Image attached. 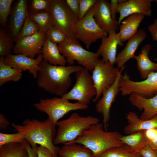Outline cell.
<instances>
[{
	"label": "cell",
	"mask_w": 157,
	"mask_h": 157,
	"mask_svg": "<svg viewBox=\"0 0 157 157\" xmlns=\"http://www.w3.org/2000/svg\"><path fill=\"white\" fill-rule=\"evenodd\" d=\"M36 83L46 92L62 97L67 92L72 83L71 75L84 68L78 65L63 66L49 64L43 60L39 65Z\"/></svg>",
	"instance_id": "6da1fadb"
},
{
	"label": "cell",
	"mask_w": 157,
	"mask_h": 157,
	"mask_svg": "<svg viewBox=\"0 0 157 157\" xmlns=\"http://www.w3.org/2000/svg\"><path fill=\"white\" fill-rule=\"evenodd\" d=\"M13 130L24 136L32 148L36 147L37 144L48 149L53 157H58L60 148L53 143L56 133V125L49 118L43 121L33 119H26L22 124H11Z\"/></svg>",
	"instance_id": "7a4b0ae2"
},
{
	"label": "cell",
	"mask_w": 157,
	"mask_h": 157,
	"mask_svg": "<svg viewBox=\"0 0 157 157\" xmlns=\"http://www.w3.org/2000/svg\"><path fill=\"white\" fill-rule=\"evenodd\" d=\"M103 128V124L99 122L93 124L74 141L66 143L83 145L89 149L95 157H99L107 150L123 144L121 140L122 135L119 133L108 132Z\"/></svg>",
	"instance_id": "3957f363"
},
{
	"label": "cell",
	"mask_w": 157,
	"mask_h": 157,
	"mask_svg": "<svg viewBox=\"0 0 157 157\" xmlns=\"http://www.w3.org/2000/svg\"><path fill=\"white\" fill-rule=\"evenodd\" d=\"M99 119L91 116H81L73 113L68 118L58 121L56 136L53 140L55 145L73 142L92 125L99 122Z\"/></svg>",
	"instance_id": "277c9868"
},
{
	"label": "cell",
	"mask_w": 157,
	"mask_h": 157,
	"mask_svg": "<svg viewBox=\"0 0 157 157\" xmlns=\"http://www.w3.org/2000/svg\"><path fill=\"white\" fill-rule=\"evenodd\" d=\"M60 53L65 58L67 63L69 65L75 61L81 66L92 71L99 56L93 52L84 49L76 39L67 38L63 43L58 45Z\"/></svg>",
	"instance_id": "5b68a950"
},
{
	"label": "cell",
	"mask_w": 157,
	"mask_h": 157,
	"mask_svg": "<svg viewBox=\"0 0 157 157\" xmlns=\"http://www.w3.org/2000/svg\"><path fill=\"white\" fill-rule=\"evenodd\" d=\"M94 10L95 5L72 28L74 38L83 42L87 49L98 40L108 36V33L101 28L95 21L94 17Z\"/></svg>",
	"instance_id": "8992f818"
},
{
	"label": "cell",
	"mask_w": 157,
	"mask_h": 157,
	"mask_svg": "<svg viewBox=\"0 0 157 157\" xmlns=\"http://www.w3.org/2000/svg\"><path fill=\"white\" fill-rule=\"evenodd\" d=\"M33 106L37 110L46 113L48 118L56 125L59 119L68 112L85 110L88 107L78 102L71 103L58 97L41 99L39 102L34 103Z\"/></svg>",
	"instance_id": "52a82bcc"
},
{
	"label": "cell",
	"mask_w": 157,
	"mask_h": 157,
	"mask_svg": "<svg viewBox=\"0 0 157 157\" xmlns=\"http://www.w3.org/2000/svg\"><path fill=\"white\" fill-rule=\"evenodd\" d=\"M89 70L84 68L76 73V82L72 89L61 98L64 99L76 100L88 105L92 97L95 96L97 90Z\"/></svg>",
	"instance_id": "ba28073f"
},
{
	"label": "cell",
	"mask_w": 157,
	"mask_h": 157,
	"mask_svg": "<svg viewBox=\"0 0 157 157\" xmlns=\"http://www.w3.org/2000/svg\"><path fill=\"white\" fill-rule=\"evenodd\" d=\"M119 83V90L123 96L135 93L144 98H150L157 92V71L151 72L146 79L139 81L131 80L126 72L121 75Z\"/></svg>",
	"instance_id": "9c48e42d"
},
{
	"label": "cell",
	"mask_w": 157,
	"mask_h": 157,
	"mask_svg": "<svg viewBox=\"0 0 157 157\" xmlns=\"http://www.w3.org/2000/svg\"><path fill=\"white\" fill-rule=\"evenodd\" d=\"M54 24L59 28L69 39H75L72 28L79 20L70 10L65 0H49V10Z\"/></svg>",
	"instance_id": "30bf717a"
},
{
	"label": "cell",
	"mask_w": 157,
	"mask_h": 157,
	"mask_svg": "<svg viewBox=\"0 0 157 157\" xmlns=\"http://www.w3.org/2000/svg\"><path fill=\"white\" fill-rule=\"evenodd\" d=\"M119 70L109 62H105L99 58L98 59L92 71V78L97 90L96 95L92 99L93 102H97L103 92L113 84Z\"/></svg>",
	"instance_id": "8fae6325"
},
{
	"label": "cell",
	"mask_w": 157,
	"mask_h": 157,
	"mask_svg": "<svg viewBox=\"0 0 157 157\" xmlns=\"http://www.w3.org/2000/svg\"><path fill=\"white\" fill-rule=\"evenodd\" d=\"M46 38L45 33L40 31L33 35L16 40L13 52L15 54H22L34 58L36 55L42 53Z\"/></svg>",
	"instance_id": "7c38bea8"
},
{
	"label": "cell",
	"mask_w": 157,
	"mask_h": 157,
	"mask_svg": "<svg viewBox=\"0 0 157 157\" xmlns=\"http://www.w3.org/2000/svg\"><path fill=\"white\" fill-rule=\"evenodd\" d=\"M125 67L119 70L117 78L113 84L102 92V96L98 99L95 106L96 111L102 114L104 130L107 131V124L109 121L110 111L113 103L119 90V80L121 75Z\"/></svg>",
	"instance_id": "4fadbf2b"
},
{
	"label": "cell",
	"mask_w": 157,
	"mask_h": 157,
	"mask_svg": "<svg viewBox=\"0 0 157 157\" xmlns=\"http://www.w3.org/2000/svg\"><path fill=\"white\" fill-rule=\"evenodd\" d=\"M43 60L42 54L36 58H32L22 54H10L4 57V63L15 69L23 71H28L36 78L38 72L40 70L39 65Z\"/></svg>",
	"instance_id": "5bb4252c"
},
{
	"label": "cell",
	"mask_w": 157,
	"mask_h": 157,
	"mask_svg": "<svg viewBox=\"0 0 157 157\" xmlns=\"http://www.w3.org/2000/svg\"><path fill=\"white\" fill-rule=\"evenodd\" d=\"M153 0H129L118 4L117 13H119L118 27L122 21L127 17L134 14L145 16H151V3Z\"/></svg>",
	"instance_id": "9a60e30c"
},
{
	"label": "cell",
	"mask_w": 157,
	"mask_h": 157,
	"mask_svg": "<svg viewBox=\"0 0 157 157\" xmlns=\"http://www.w3.org/2000/svg\"><path fill=\"white\" fill-rule=\"evenodd\" d=\"M107 36L101 39V42L96 53L102 57V59L106 62H109L113 65L115 64L118 46L124 45L121 41L119 33L116 31H111Z\"/></svg>",
	"instance_id": "2e32d148"
},
{
	"label": "cell",
	"mask_w": 157,
	"mask_h": 157,
	"mask_svg": "<svg viewBox=\"0 0 157 157\" xmlns=\"http://www.w3.org/2000/svg\"><path fill=\"white\" fill-rule=\"evenodd\" d=\"M94 17L99 26L108 33L116 31L118 21L112 18L110 3L106 0H97L95 4Z\"/></svg>",
	"instance_id": "e0dca14e"
},
{
	"label": "cell",
	"mask_w": 157,
	"mask_h": 157,
	"mask_svg": "<svg viewBox=\"0 0 157 157\" xmlns=\"http://www.w3.org/2000/svg\"><path fill=\"white\" fill-rule=\"evenodd\" d=\"M28 3L26 0L17 1L12 8L9 23V35L15 42L28 15Z\"/></svg>",
	"instance_id": "ac0fdd59"
},
{
	"label": "cell",
	"mask_w": 157,
	"mask_h": 157,
	"mask_svg": "<svg viewBox=\"0 0 157 157\" xmlns=\"http://www.w3.org/2000/svg\"><path fill=\"white\" fill-rule=\"evenodd\" d=\"M146 37L145 31L140 29L135 35L128 40L124 48L116 56L115 64L119 69L124 67L125 64L130 59L133 58L138 46Z\"/></svg>",
	"instance_id": "d6986e66"
},
{
	"label": "cell",
	"mask_w": 157,
	"mask_h": 157,
	"mask_svg": "<svg viewBox=\"0 0 157 157\" xmlns=\"http://www.w3.org/2000/svg\"><path fill=\"white\" fill-rule=\"evenodd\" d=\"M129 95V99L131 104L143 111L140 117L141 119H149L157 115V94L149 98H144L135 93Z\"/></svg>",
	"instance_id": "ffe728a7"
},
{
	"label": "cell",
	"mask_w": 157,
	"mask_h": 157,
	"mask_svg": "<svg viewBox=\"0 0 157 157\" xmlns=\"http://www.w3.org/2000/svg\"><path fill=\"white\" fill-rule=\"evenodd\" d=\"M125 117L128 124L124 127L123 131L127 135L157 128V115L151 119L142 120L135 113L130 111L126 114Z\"/></svg>",
	"instance_id": "44dd1931"
},
{
	"label": "cell",
	"mask_w": 157,
	"mask_h": 157,
	"mask_svg": "<svg viewBox=\"0 0 157 157\" xmlns=\"http://www.w3.org/2000/svg\"><path fill=\"white\" fill-rule=\"evenodd\" d=\"M145 17L140 14H134L122 21L119 26L118 33L122 42L128 40L136 34L140 24Z\"/></svg>",
	"instance_id": "7402d4cb"
},
{
	"label": "cell",
	"mask_w": 157,
	"mask_h": 157,
	"mask_svg": "<svg viewBox=\"0 0 157 157\" xmlns=\"http://www.w3.org/2000/svg\"><path fill=\"white\" fill-rule=\"evenodd\" d=\"M151 49V46L150 44L145 45L140 52L133 58L136 61L137 69L143 80L147 78L151 72L157 71V63L151 61L148 56Z\"/></svg>",
	"instance_id": "603a6c76"
},
{
	"label": "cell",
	"mask_w": 157,
	"mask_h": 157,
	"mask_svg": "<svg viewBox=\"0 0 157 157\" xmlns=\"http://www.w3.org/2000/svg\"><path fill=\"white\" fill-rule=\"evenodd\" d=\"M44 60L54 65L65 66L66 60L60 52L58 45L46 38L42 52Z\"/></svg>",
	"instance_id": "cb8c5ba5"
},
{
	"label": "cell",
	"mask_w": 157,
	"mask_h": 157,
	"mask_svg": "<svg viewBox=\"0 0 157 157\" xmlns=\"http://www.w3.org/2000/svg\"><path fill=\"white\" fill-rule=\"evenodd\" d=\"M60 148L58 157H93L92 151L81 144L66 143Z\"/></svg>",
	"instance_id": "d4e9b609"
},
{
	"label": "cell",
	"mask_w": 157,
	"mask_h": 157,
	"mask_svg": "<svg viewBox=\"0 0 157 157\" xmlns=\"http://www.w3.org/2000/svg\"><path fill=\"white\" fill-rule=\"evenodd\" d=\"M4 57H0V87L9 81L17 82L22 77L23 71L5 64L3 62Z\"/></svg>",
	"instance_id": "484cf974"
},
{
	"label": "cell",
	"mask_w": 157,
	"mask_h": 157,
	"mask_svg": "<svg viewBox=\"0 0 157 157\" xmlns=\"http://www.w3.org/2000/svg\"><path fill=\"white\" fill-rule=\"evenodd\" d=\"M28 16L38 26L40 31L45 33L54 25L49 10L34 13L28 11Z\"/></svg>",
	"instance_id": "4316f807"
},
{
	"label": "cell",
	"mask_w": 157,
	"mask_h": 157,
	"mask_svg": "<svg viewBox=\"0 0 157 157\" xmlns=\"http://www.w3.org/2000/svg\"><path fill=\"white\" fill-rule=\"evenodd\" d=\"M0 157H30L23 142L10 143L0 147Z\"/></svg>",
	"instance_id": "83f0119b"
},
{
	"label": "cell",
	"mask_w": 157,
	"mask_h": 157,
	"mask_svg": "<svg viewBox=\"0 0 157 157\" xmlns=\"http://www.w3.org/2000/svg\"><path fill=\"white\" fill-rule=\"evenodd\" d=\"M121 140L124 144L137 151L147 144L144 131L122 136Z\"/></svg>",
	"instance_id": "f1b7e54d"
},
{
	"label": "cell",
	"mask_w": 157,
	"mask_h": 157,
	"mask_svg": "<svg viewBox=\"0 0 157 157\" xmlns=\"http://www.w3.org/2000/svg\"><path fill=\"white\" fill-rule=\"evenodd\" d=\"M99 157H142L138 152L123 144L106 151Z\"/></svg>",
	"instance_id": "f546056e"
},
{
	"label": "cell",
	"mask_w": 157,
	"mask_h": 157,
	"mask_svg": "<svg viewBox=\"0 0 157 157\" xmlns=\"http://www.w3.org/2000/svg\"><path fill=\"white\" fill-rule=\"evenodd\" d=\"M14 41L5 30L0 29V56L5 57L12 54Z\"/></svg>",
	"instance_id": "4dcf8cb0"
},
{
	"label": "cell",
	"mask_w": 157,
	"mask_h": 157,
	"mask_svg": "<svg viewBox=\"0 0 157 157\" xmlns=\"http://www.w3.org/2000/svg\"><path fill=\"white\" fill-rule=\"evenodd\" d=\"M40 31L38 26L28 16L15 42L18 39L33 35Z\"/></svg>",
	"instance_id": "1f68e13d"
},
{
	"label": "cell",
	"mask_w": 157,
	"mask_h": 157,
	"mask_svg": "<svg viewBox=\"0 0 157 157\" xmlns=\"http://www.w3.org/2000/svg\"><path fill=\"white\" fill-rule=\"evenodd\" d=\"M46 33V38L57 45L63 43L68 38L65 33L55 25L50 28Z\"/></svg>",
	"instance_id": "d6a6232c"
},
{
	"label": "cell",
	"mask_w": 157,
	"mask_h": 157,
	"mask_svg": "<svg viewBox=\"0 0 157 157\" xmlns=\"http://www.w3.org/2000/svg\"><path fill=\"white\" fill-rule=\"evenodd\" d=\"M13 1V0H0V24L2 28L6 26Z\"/></svg>",
	"instance_id": "836d02e7"
},
{
	"label": "cell",
	"mask_w": 157,
	"mask_h": 157,
	"mask_svg": "<svg viewBox=\"0 0 157 157\" xmlns=\"http://www.w3.org/2000/svg\"><path fill=\"white\" fill-rule=\"evenodd\" d=\"M26 140L22 134L17 132L13 134L0 133V147L6 144L23 143Z\"/></svg>",
	"instance_id": "e575fe53"
},
{
	"label": "cell",
	"mask_w": 157,
	"mask_h": 157,
	"mask_svg": "<svg viewBox=\"0 0 157 157\" xmlns=\"http://www.w3.org/2000/svg\"><path fill=\"white\" fill-rule=\"evenodd\" d=\"M49 0H32L30 2V11L37 13L49 10Z\"/></svg>",
	"instance_id": "d590c367"
},
{
	"label": "cell",
	"mask_w": 157,
	"mask_h": 157,
	"mask_svg": "<svg viewBox=\"0 0 157 157\" xmlns=\"http://www.w3.org/2000/svg\"><path fill=\"white\" fill-rule=\"evenodd\" d=\"M147 144L153 150L157 151V128L144 131Z\"/></svg>",
	"instance_id": "8d00e7d4"
},
{
	"label": "cell",
	"mask_w": 157,
	"mask_h": 157,
	"mask_svg": "<svg viewBox=\"0 0 157 157\" xmlns=\"http://www.w3.org/2000/svg\"><path fill=\"white\" fill-rule=\"evenodd\" d=\"M96 1L97 0H79L78 16L79 20L83 17L90 8L95 4Z\"/></svg>",
	"instance_id": "74e56055"
},
{
	"label": "cell",
	"mask_w": 157,
	"mask_h": 157,
	"mask_svg": "<svg viewBox=\"0 0 157 157\" xmlns=\"http://www.w3.org/2000/svg\"><path fill=\"white\" fill-rule=\"evenodd\" d=\"M136 151L139 153L142 157H157L155 151L147 144Z\"/></svg>",
	"instance_id": "f35d334b"
},
{
	"label": "cell",
	"mask_w": 157,
	"mask_h": 157,
	"mask_svg": "<svg viewBox=\"0 0 157 157\" xmlns=\"http://www.w3.org/2000/svg\"><path fill=\"white\" fill-rule=\"evenodd\" d=\"M70 10L78 17L79 9V0H66Z\"/></svg>",
	"instance_id": "ab89813d"
},
{
	"label": "cell",
	"mask_w": 157,
	"mask_h": 157,
	"mask_svg": "<svg viewBox=\"0 0 157 157\" xmlns=\"http://www.w3.org/2000/svg\"><path fill=\"white\" fill-rule=\"evenodd\" d=\"M125 0H111L110 3V9L112 19L115 20L116 15L117 13V9L119 3L126 1Z\"/></svg>",
	"instance_id": "60d3db41"
},
{
	"label": "cell",
	"mask_w": 157,
	"mask_h": 157,
	"mask_svg": "<svg viewBox=\"0 0 157 157\" xmlns=\"http://www.w3.org/2000/svg\"><path fill=\"white\" fill-rule=\"evenodd\" d=\"M37 157H53L51 151L45 147L37 146Z\"/></svg>",
	"instance_id": "b9f144b4"
},
{
	"label": "cell",
	"mask_w": 157,
	"mask_h": 157,
	"mask_svg": "<svg viewBox=\"0 0 157 157\" xmlns=\"http://www.w3.org/2000/svg\"><path fill=\"white\" fill-rule=\"evenodd\" d=\"M148 29L152 39L157 42V18L155 19L153 23L148 26Z\"/></svg>",
	"instance_id": "7bdbcfd3"
},
{
	"label": "cell",
	"mask_w": 157,
	"mask_h": 157,
	"mask_svg": "<svg viewBox=\"0 0 157 157\" xmlns=\"http://www.w3.org/2000/svg\"><path fill=\"white\" fill-rule=\"evenodd\" d=\"M24 143L27 150L29 157H37V147L34 148L32 147L26 140L25 141Z\"/></svg>",
	"instance_id": "ee69618b"
},
{
	"label": "cell",
	"mask_w": 157,
	"mask_h": 157,
	"mask_svg": "<svg viewBox=\"0 0 157 157\" xmlns=\"http://www.w3.org/2000/svg\"><path fill=\"white\" fill-rule=\"evenodd\" d=\"M10 122L6 118L4 115L0 113V129H6L9 125Z\"/></svg>",
	"instance_id": "f6af8a7d"
},
{
	"label": "cell",
	"mask_w": 157,
	"mask_h": 157,
	"mask_svg": "<svg viewBox=\"0 0 157 157\" xmlns=\"http://www.w3.org/2000/svg\"><path fill=\"white\" fill-rule=\"evenodd\" d=\"M154 1H155V2L156 4L157 5V0H155Z\"/></svg>",
	"instance_id": "bcb514c9"
},
{
	"label": "cell",
	"mask_w": 157,
	"mask_h": 157,
	"mask_svg": "<svg viewBox=\"0 0 157 157\" xmlns=\"http://www.w3.org/2000/svg\"><path fill=\"white\" fill-rule=\"evenodd\" d=\"M155 151L156 153V155H157V151Z\"/></svg>",
	"instance_id": "7dc6e473"
},
{
	"label": "cell",
	"mask_w": 157,
	"mask_h": 157,
	"mask_svg": "<svg viewBox=\"0 0 157 157\" xmlns=\"http://www.w3.org/2000/svg\"><path fill=\"white\" fill-rule=\"evenodd\" d=\"M93 157H94V156H93Z\"/></svg>",
	"instance_id": "c3c4849f"
}]
</instances>
